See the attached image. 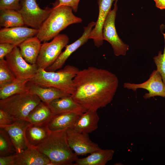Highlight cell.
Masks as SVG:
<instances>
[{
    "mask_svg": "<svg viewBox=\"0 0 165 165\" xmlns=\"http://www.w3.org/2000/svg\"><path fill=\"white\" fill-rule=\"evenodd\" d=\"M15 155L0 156V165H15Z\"/></svg>",
    "mask_w": 165,
    "mask_h": 165,
    "instance_id": "34",
    "label": "cell"
},
{
    "mask_svg": "<svg viewBox=\"0 0 165 165\" xmlns=\"http://www.w3.org/2000/svg\"><path fill=\"white\" fill-rule=\"evenodd\" d=\"M38 30L24 26L1 28L0 43H8L18 46L28 39L36 36Z\"/></svg>",
    "mask_w": 165,
    "mask_h": 165,
    "instance_id": "12",
    "label": "cell"
},
{
    "mask_svg": "<svg viewBox=\"0 0 165 165\" xmlns=\"http://www.w3.org/2000/svg\"><path fill=\"white\" fill-rule=\"evenodd\" d=\"M118 0H116V1L115 2V3H117V1Z\"/></svg>",
    "mask_w": 165,
    "mask_h": 165,
    "instance_id": "36",
    "label": "cell"
},
{
    "mask_svg": "<svg viewBox=\"0 0 165 165\" xmlns=\"http://www.w3.org/2000/svg\"><path fill=\"white\" fill-rule=\"evenodd\" d=\"M114 151L110 149L97 150L86 157L78 158L75 162V165H105L112 160Z\"/></svg>",
    "mask_w": 165,
    "mask_h": 165,
    "instance_id": "23",
    "label": "cell"
},
{
    "mask_svg": "<svg viewBox=\"0 0 165 165\" xmlns=\"http://www.w3.org/2000/svg\"><path fill=\"white\" fill-rule=\"evenodd\" d=\"M52 8H40L36 0H21L18 11L20 13L25 25L38 29L48 16Z\"/></svg>",
    "mask_w": 165,
    "mask_h": 165,
    "instance_id": "8",
    "label": "cell"
},
{
    "mask_svg": "<svg viewBox=\"0 0 165 165\" xmlns=\"http://www.w3.org/2000/svg\"><path fill=\"white\" fill-rule=\"evenodd\" d=\"M14 145L7 132L0 127V156L15 155Z\"/></svg>",
    "mask_w": 165,
    "mask_h": 165,
    "instance_id": "27",
    "label": "cell"
},
{
    "mask_svg": "<svg viewBox=\"0 0 165 165\" xmlns=\"http://www.w3.org/2000/svg\"><path fill=\"white\" fill-rule=\"evenodd\" d=\"M41 102L37 96L29 91L0 100V109L15 119L26 120L30 112Z\"/></svg>",
    "mask_w": 165,
    "mask_h": 165,
    "instance_id": "5",
    "label": "cell"
},
{
    "mask_svg": "<svg viewBox=\"0 0 165 165\" xmlns=\"http://www.w3.org/2000/svg\"><path fill=\"white\" fill-rule=\"evenodd\" d=\"M53 115L48 105L41 101L30 112L26 120L31 124L47 125Z\"/></svg>",
    "mask_w": 165,
    "mask_h": 165,
    "instance_id": "24",
    "label": "cell"
},
{
    "mask_svg": "<svg viewBox=\"0 0 165 165\" xmlns=\"http://www.w3.org/2000/svg\"><path fill=\"white\" fill-rule=\"evenodd\" d=\"M99 120L97 111L88 110L79 115L71 129L77 132L88 134L97 128Z\"/></svg>",
    "mask_w": 165,
    "mask_h": 165,
    "instance_id": "17",
    "label": "cell"
},
{
    "mask_svg": "<svg viewBox=\"0 0 165 165\" xmlns=\"http://www.w3.org/2000/svg\"><path fill=\"white\" fill-rule=\"evenodd\" d=\"M116 0H97L99 13L94 28L90 33L89 39H92L95 45L99 47L102 45L103 25L110 11L113 2Z\"/></svg>",
    "mask_w": 165,
    "mask_h": 165,
    "instance_id": "15",
    "label": "cell"
},
{
    "mask_svg": "<svg viewBox=\"0 0 165 165\" xmlns=\"http://www.w3.org/2000/svg\"><path fill=\"white\" fill-rule=\"evenodd\" d=\"M70 7L61 6L53 8L43 22L36 36L41 42H46L57 36L69 25L80 23L82 19L75 15Z\"/></svg>",
    "mask_w": 165,
    "mask_h": 165,
    "instance_id": "3",
    "label": "cell"
},
{
    "mask_svg": "<svg viewBox=\"0 0 165 165\" xmlns=\"http://www.w3.org/2000/svg\"><path fill=\"white\" fill-rule=\"evenodd\" d=\"M15 120L7 112L0 109V126L10 125Z\"/></svg>",
    "mask_w": 165,
    "mask_h": 165,
    "instance_id": "32",
    "label": "cell"
},
{
    "mask_svg": "<svg viewBox=\"0 0 165 165\" xmlns=\"http://www.w3.org/2000/svg\"><path fill=\"white\" fill-rule=\"evenodd\" d=\"M16 79L4 59L0 60V86Z\"/></svg>",
    "mask_w": 165,
    "mask_h": 165,
    "instance_id": "28",
    "label": "cell"
},
{
    "mask_svg": "<svg viewBox=\"0 0 165 165\" xmlns=\"http://www.w3.org/2000/svg\"><path fill=\"white\" fill-rule=\"evenodd\" d=\"M41 42L35 36L28 39L18 45L22 56L28 63L36 64L42 45Z\"/></svg>",
    "mask_w": 165,
    "mask_h": 165,
    "instance_id": "21",
    "label": "cell"
},
{
    "mask_svg": "<svg viewBox=\"0 0 165 165\" xmlns=\"http://www.w3.org/2000/svg\"><path fill=\"white\" fill-rule=\"evenodd\" d=\"M95 23L96 22H91L84 27L82 36L73 43L67 45L65 50L61 52L55 61L45 70L48 71L54 72L61 69L71 55L89 39L90 33Z\"/></svg>",
    "mask_w": 165,
    "mask_h": 165,
    "instance_id": "13",
    "label": "cell"
},
{
    "mask_svg": "<svg viewBox=\"0 0 165 165\" xmlns=\"http://www.w3.org/2000/svg\"><path fill=\"white\" fill-rule=\"evenodd\" d=\"M37 148L53 165H71L78 159L68 143L66 130L51 132Z\"/></svg>",
    "mask_w": 165,
    "mask_h": 165,
    "instance_id": "2",
    "label": "cell"
},
{
    "mask_svg": "<svg viewBox=\"0 0 165 165\" xmlns=\"http://www.w3.org/2000/svg\"><path fill=\"white\" fill-rule=\"evenodd\" d=\"M69 41L65 34H59L50 42L42 44L36 64L38 68L46 69L56 60Z\"/></svg>",
    "mask_w": 165,
    "mask_h": 165,
    "instance_id": "6",
    "label": "cell"
},
{
    "mask_svg": "<svg viewBox=\"0 0 165 165\" xmlns=\"http://www.w3.org/2000/svg\"><path fill=\"white\" fill-rule=\"evenodd\" d=\"M23 18L18 11L12 9L0 10V26L9 28L24 26Z\"/></svg>",
    "mask_w": 165,
    "mask_h": 165,
    "instance_id": "26",
    "label": "cell"
},
{
    "mask_svg": "<svg viewBox=\"0 0 165 165\" xmlns=\"http://www.w3.org/2000/svg\"><path fill=\"white\" fill-rule=\"evenodd\" d=\"M124 88L134 91L138 89L147 90L148 93L143 96L145 99H149L156 96L165 98V84L160 74L156 70H154L149 76V79L145 82L139 84L125 82Z\"/></svg>",
    "mask_w": 165,
    "mask_h": 165,
    "instance_id": "10",
    "label": "cell"
},
{
    "mask_svg": "<svg viewBox=\"0 0 165 165\" xmlns=\"http://www.w3.org/2000/svg\"><path fill=\"white\" fill-rule=\"evenodd\" d=\"M29 80L16 79L13 81L0 86V99L29 91Z\"/></svg>",
    "mask_w": 165,
    "mask_h": 165,
    "instance_id": "25",
    "label": "cell"
},
{
    "mask_svg": "<svg viewBox=\"0 0 165 165\" xmlns=\"http://www.w3.org/2000/svg\"><path fill=\"white\" fill-rule=\"evenodd\" d=\"M164 39V48L163 53L160 51L158 55L153 58V61L156 67V70L160 74L165 84V33H163Z\"/></svg>",
    "mask_w": 165,
    "mask_h": 165,
    "instance_id": "29",
    "label": "cell"
},
{
    "mask_svg": "<svg viewBox=\"0 0 165 165\" xmlns=\"http://www.w3.org/2000/svg\"><path fill=\"white\" fill-rule=\"evenodd\" d=\"M21 0H0V10L12 9L18 10Z\"/></svg>",
    "mask_w": 165,
    "mask_h": 165,
    "instance_id": "31",
    "label": "cell"
},
{
    "mask_svg": "<svg viewBox=\"0 0 165 165\" xmlns=\"http://www.w3.org/2000/svg\"><path fill=\"white\" fill-rule=\"evenodd\" d=\"M117 9V3H115L113 9L108 13L104 23L102 36L103 40L111 45L114 54L118 56H125L129 49V46L119 38L116 30L115 20Z\"/></svg>",
    "mask_w": 165,
    "mask_h": 165,
    "instance_id": "7",
    "label": "cell"
},
{
    "mask_svg": "<svg viewBox=\"0 0 165 165\" xmlns=\"http://www.w3.org/2000/svg\"><path fill=\"white\" fill-rule=\"evenodd\" d=\"M31 124L26 120L17 119L10 125L0 126L9 134L15 147L16 153L29 146L25 134L27 128Z\"/></svg>",
    "mask_w": 165,
    "mask_h": 165,
    "instance_id": "14",
    "label": "cell"
},
{
    "mask_svg": "<svg viewBox=\"0 0 165 165\" xmlns=\"http://www.w3.org/2000/svg\"><path fill=\"white\" fill-rule=\"evenodd\" d=\"M80 0H56L53 4V8L61 6H65L70 7L73 11L76 12L78 8V5Z\"/></svg>",
    "mask_w": 165,
    "mask_h": 165,
    "instance_id": "30",
    "label": "cell"
},
{
    "mask_svg": "<svg viewBox=\"0 0 165 165\" xmlns=\"http://www.w3.org/2000/svg\"><path fill=\"white\" fill-rule=\"evenodd\" d=\"M79 70L70 65L54 72L38 68L35 76L29 82L42 87H55L71 95L75 90L73 79Z\"/></svg>",
    "mask_w": 165,
    "mask_h": 165,
    "instance_id": "4",
    "label": "cell"
},
{
    "mask_svg": "<svg viewBox=\"0 0 165 165\" xmlns=\"http://www.w3.org/2000/svg\"><path fill=\"white\" fill-rule=\"evenodd\" d=\"M68 145L77 156L90 154L101 148L98 145L92 141L88 134L79 133L71 129L66 130Z\"/></svg>",
    "mask_w": 165,
    "mask_h": 165,
    "instance_id": "11",
    "label": "cell"
},
{
    "mask_svg": "<svg viewBox=\"0 0 165 165\" xmlns=\"http://www.w3.org/2000/svg\"><path fill=\"white\" fill-rule=\"evenodd\" d=\"M5 57L16 79H30L36 74L38 68L36 64L28 63L22 56L18 46H15Z\"/></svg>",
    "mask_w": 165,
    "mask_h": 165,
    "instance_id": "9",
    "label": "cell"
},
{
    "mask_svg": "<svg viewBox=\"0 0 165 165\" xmlns=\"http://www.w3.org/2000/svg\"><path fill=\"white\" fill-rule=\"evenodd\" d=\"M48 158L35 147L29 146L15 155V165H48Z\"/></svg>",
    "mask_w": 165,
    "mask_h": 165,
    "instance_id": "16",
    "label": "cell"
},
{
    "mask_svg": "<svg viewBox=\"0 0 165 165\" xmlns=\"http://www.w3.org/2000/svg\"><path fill=\"white\" fill-rule=\"evenodd\" d=\"M73 81L75 90L71 96L86 110L106 106L112 100L119 84L115 74L94 67L79 70Z\"/></svg>",
    "mask_w": 165,
    "mask_h": 165,
    "instance_id": "1",
    "label": "cell"
},
{
    "mask_svg": "<svg viewBox=\"0 0 165 165\" xmlns=\"http://www.w3.org/2000/svg\"><path fill=\"white\" fill-rule=\"evenodd\" d=\"M51 131L47 125L31 124L25 131V137L28 147H37L48 137Z\"/></svg>",
    "mask_w": 165,
    "mask_h": 165,
    "instance_id": "22",
    "label": "cell"
},
{
    "mask_svg": "<svg viewBox=\"0 0 165 165\" xmlns=\"http://www.w3.org/2000/svg\"><path fill=\"white\" fill-rule=\"evenodd\" d=\"M80 115L73 112H67L54 115L47 123L51 132L72 129Z\"/></svg>",
    "mask_w": 165,
    "mask_h": 165,
    "instance_id": "19",
    "label": "cell"
},
{
    "mask_svg": "<svg viewBox=\"0 0 165 165\" xmlns=\"http://www.w3.org/2000/svg\"><path fill=\"white\" fill-rule=\"evenodd\" d=\"M29 91L38 97L41 101L48 105L54 100L62 97L71 96L58 89L52 87H42L28 82Z\"/></svg>",
    "mask_w": 165,
    "mask_h": 165,
    "instance_id": "20",
    "label": "cell"
},
{
    "mask_svg": "<svg viewBox=\"0 0 165 165\" xmlns=\"http://www.w3.org/2000/svg\"><path fill=\"white\" fill-rule=\"evenodd\" d=\"M48 105L54 115L67 112L80 115L87 111L75 101L71 95L55 99Z\"/></svg>",
    "mask_w": 165,
    "mask_h": 165,
    "instance_id": "18",
    "label": "cell"
},
{
    "mask_svg": "<svg viewBox=\"0 0 165 165\" xmlns=\"http://www.w3.org/2000/svg\"><path fill=\"white\" fill-rule=\"evenodd\" d=\"M16 46H17L8 43H0V60L4 59Z\"/></svg>",
    "mask_w": 165,
    "mask_h": 165,
    "instance_id": "33",
    "label": "cell"
},
{
    "mask_svg": "<svg viewBox=\"0 0 165 165\" xmlns=\"http://www.w3.org/2000/svg\"><path fill=\"white\" fill-rule=\"evenodd\" d=\"M156 4V6L161 9H165V0H153Z\"/></svg>",
    "mask_w": 165,
    "mask_h": 165,
    "instance_id": "35",
    "label": "cell"
}]
</instances>
